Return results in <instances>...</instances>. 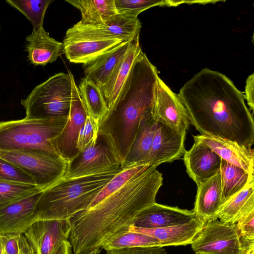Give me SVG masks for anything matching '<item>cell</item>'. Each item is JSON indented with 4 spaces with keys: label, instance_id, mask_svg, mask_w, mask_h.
I'll return each instance as SVG.
<instances>
[{
    "label": "cell",
    "instance_id": "38",
    "mask_svg": "<svg viewBox=\"0 0 254 254\" xmlns=\"http://www.w3.org/2000/svg\"><path fill=\"white\" fill-rule=\"evenodd\" d=\"M106 254H168L160 247H135L107 251Z\"/></svg>",
    "mask_w": 254,
    "mask_h": 254
},
{
    "label": "cell",
    "instance_id": "6",
    "mask_svg": "<svg viewBox=\"0 0 254 254\" xmlns=\"http://www.w3.org/2000/svg\"><path fill=\"white\" fill-rule=\"evenodd\" d=\"M71 83L68 73H56L36 86L21 101L26 118L50 119L68 116L70 110Z\"/></svg>",
    "mask_w": 254,
    "mask_h": 254
},
{
    "label": "cell",
    "instance_id": "8",
    "mask_svg": "<svg viewBox=\"0 0 254 254\" xmlns=\"http://www.w3.org/2000/svg\"><path fill=\"white\" fill-rule=\"evenodd\" d=\"M122 167V163L106 140L98 135L91 144L68 162L63 179L67 180L103 173Z\"/></svg>",
    "mask_w": 254,
    "mask_h": 254
},
{
    "label": "cell",
    "instance_id": "16",
    "mask_svg": "<svg viewBox=\"0 0 254 254\" xmlns=\"http://www.w3.org/2000/svg\"><path fill=\"white\" fill-rule=\"evenodd\" d=\"M195 218L192 210L155 202L140 211L131 225L142 228H159L183 224Z\"/></svg>",
    "mask_w": 254,
    "mask_h": 254
},
{
    "label": "cell",
    "instance_id": "13",
    "mask_svg": "<svg viewBox=\"0 0 254 254\" xmlns=\"http://www.w3.org/2000/svg\"><path fill=\"white\" fill-rule=\"evenodd\" d=\"M186 130L178 131L157 122L152 146L143 165L157 167L180 159L186 151Z\"/></svg>",
    "mask_w": 254,
    "mask_h": 254
},
{
    "label": "cell",
    "instance_id": "29",
    "mask_svg": "<svg viewBox=\"0 0 254 254\" xmlns=\"http://www.w3.org/2000/svg\"><path fill=\"white\" fill-rule=\"evenodd\" d=\"M130 226L124 227L102 246L106 251L135 247H160V241L145 234L131 231Z\"/></svg>",
    "mask_w": 254,
    "mask_h": 254
},
{
    "label": "cell",
    "instance_id": "17",
    "mask_svg": "<svg viewBox=\"0 0 254 254\" xmlns=\"http://www.w3.org/2000/svg\"><path fill=\"white\" fill-rule=\"evenodd\" d=\"M183 160L186 172L196 185L209 179L220 169L221 158L203 142L194 140L185 152Z\"/></svg>",
    "mask_w": 254,
    "mask_h": 254
},
{
    "label": "cell",
    "instance_id": "11",
    "mask_svg": "<svg viewBox=\"0 0 254 254\" xmlns=\"http://www.w3.org/2000/svg\"><path fill=\"white\" fill-rule=\"evenodd\" d=\"M68 220H39L23 234L37 254H71Z\"/></svg>",
    "mask_w": 254,
    "mask_h": 254
},
{
    "label": "cell",
    "instance_id": "22",
    "mask_svg": "<svg viewBox=\"0 0 254 254\" xmlns=\"http://www.w3.org/2000/svg\"><path fill=\"white\" fill-rule=\"evenodd\" d=\"M141 50L139 44V34H138L130 41L127 52L107 81L100 88L108 111L114 106L134 61Z\"/></svg>",
    "mask_w": 254,
    "mask_h": 254
},
{
    "label": "cell",
    "instance_id": "20",
    "mask_svg": "<svg viewBox=\"0 0 254 254\" xmlns=\"http://www.w3.org/2000/svg\"><path fill=\"white\" fill-rule=\"evenodd\" d=\"M204 223L197 218L186 223L159 228H142L130 225L131 231L145 234L160 241V247L190 244Z\"/></svg>",
    "mask_w": 254,
    "mask_h": 254
},
{
    "label": "cell",
    "instance_id": "24",
    "mask_svg": "<svg viewBox=\"0 0 254 254\" xmlns=\"http://www.w3.org/2000/svg\"><path fill=\"white\" fill-rule=\"evenodd\" d=\"M157 123L153 116V111L146 113L142 117L137 132L122 167L143 165L152 146Z\"/></svg>",
    "mask_w": 254,
    "mask_h": 254
},
{
    "label": "cell",
    "instance_id": "41",
    "mask_svg": "<svg viewBox=\"0 0 254 254\" xmlns=\"http://www.w3.org/2000/svg\"><path fill=\"white\" fill-rule=\"evenodd\" d=\"M19 254H37L24 234L20 236Z\"/></svg>",
    "mask_w": 254,
    "mask_h": 254
},
{
    "label": "cell",
    "instance_id": "9",
    "mask_svg": "<svg viewBox=\"0 0 254 254\" xmlns=\"http://www.w3.org/2000/svg\"><path fill=\"white\" fill-rule=\"evenodd\" d=\"M141 24L137 18L117 14L106 22L99 25H84L79 22L68 29L65 39L106 41L121 40L129 41L139 34Z\"/></svg>",
    "mask_w": 254,
    "mask_h": 254
},
{
    "label": "cell",
    "instance_id": "27",
    "mask_svg": "<svg viewBox=\"0 0 254 254\" xmlns=\"http://www.w3.org/2000/svg\"><path fill=\"white\" fill-rule=\"evenodd\" d=\"M78 8L81 14L79 23L84 25L103 24L118 14L115 0H65Z\"/></svg>",
    "mask_w": 254,
    "mask_h": 254
},
{
    "label": "cell",
    "instance_id": "12",
    "mask_svg": "<svg viewBox=\"0 0 254 254\" xmlns=\"http://www.w3.org/2000/svg\"><path fill=\"white\" fill-rule=\"evenodd\" d=\"M71 83V102L67 121L61 132L50 140L57 154L67 162L78 153L77 139L87 114L82 104L73 74L68 73Z\"/></svg>",
    "mask_w": 254,
    "mask_h": 254
},
{
    "label": "cell",
    "instance_id": "23",
    "mask_svg": "<svg viewBox=\"0 0 254 254\" xmlns=\"http://www.w3.org/2000/svg\"><path fill=\"white\" fill-rule=\"evenodd\" d=\"M130 42L121 43L84 65L85 77L90 80L100 88L107 81L127 52Z\"/></svg>",
    "mask_w": 254,
    "mask_h": 254
},
{
    "label": "cell",
    "instance_id": "39",
    "mask_svg": "<svg viewBox=\"0 0 254 254\" xmlns=\"http://www.w3.org/2000/svg\"><path fill=\"white\" fill-rule=\"evenodd\" d=\"M20 235H0V240L3 248V254H19Z\"/></svg>",
    "mask_w": 254,
    "mask_h": 254
},
{
    "label": "cell",
    "instance_id": "4",
    "mask_svg": "<svg viewBox=\"0 0 254 254\" xmlns=\"http://www.w3.org/2000/svg\"><path fill=\"white\" fill-rule=\"evenodd\" d=\"M122 168L86 177L62 179L42 191L35 208L34 222L68 220L87 209L99 192Z\"/></svg>",
    "mask_w": 254,
    "mask_h": 254
},
{
    "label": "cell",
    "instance_id": "26",
    "mask_svg": "<svg viewBox=\"0 0 254 254\" xmlns=\"http://www.w3.org/2000/svg\"><path fill=\"white\" fill-rule=\"evenodd\" d=\"M254 210V180H253L223 203L218 218L224 223L236 224L242 216Z\"/></svg>",
    "mask_w": 254,
    "mask_h": 254
},
{
    "label": "cell",
    "instance_id": "19",
    "mask_svg": "<svg viewBox=\"0 0 254 254\" xmlns=\"http://www.w3.org/2000/svg\"><path fill=\"white\" fill-rule=\"evenodd\" d=\"M193 137L194 140L201 141L209 147L222 160L254 175V152L252 148L219 137L201 134Z\"/></svg>",
    "mask_w": 254,
    "mask_h": 254
},
{
    "label": "cell",
    "instance_id": "31",
    "mask_svg": "<svg viewBox=\"0 0 254 254\" xmlns=\"http://www.w3.org/2000/svg\"><path fill=\"white\" fill-rule=\"evenodd\" d=\"M11 6L18 9L30 21L33 30L43 27L45 14L52 0H6Z\"/></svg>",
    "mask_w": 254,
    "mask_h": 254
},
{
    "label": "cell",
    "instance_id": "1",
    "mask_svg": "<svg viewBox=\"0 0 254 254\" xmlns=\"http://www.w3.org/2000/svg\"><path fill=\"white\" fill-rule=\"evenodd\" d=\"M178 97L190 123L201 135L229 140L252 148L253 114L244 93L225 74L208 68L194 74L181 88Z\"/></svg>",
    "mask_w": 254,
    "mask_h": 254
},
{
    "label": "cell",
    "instance_id": "18",
    "mask_svg": "<svg viewBox=\"0 0 254 254\" xmlns=\"http://www.w3.org/2000/svg\"><path fill=\"white\" fill-rule=\"evenodd\" d=\"M197 189L192 211L195 217L204 224L218 219L223 204L220 171L197 185Z\"/></svg>",
    "mask_w": 254,
    "mask_h": 254
},
{
    "label": "cell",
    "instance_id": "5",
    "mask_svg": "<svg viewBox=\"0 0 254 254\" xmlns=\"http://www.w3.org/2000/svg\"><path fill=\"white\" fill-rule=\"evenodd\" d=\"M68 116L0 122V150L38 149L58 155L50 140L64 127Z\"/></svg>",
    "mask_w": 254,
    "mask_h": 254
},
{
    "label": "cell",
    "instance_id": "30",
    "mask_svg": "<svg viewBox=\"0 0 254 254\" xmlns=\"http://www.w3.org/2000/svg\"><path fill=\"white\" fill-rule=\"evenodd\" d=\"M78 89L87 116L99 122L108 112L100 88L84 77L80 82Z\"/></svg>",
    "mask_w": 254,
    "mask_h": 254
},
{
    "label": "cell",
    "instance_id": "33",
    "mask_svg": "<svg viewBox=\"0 0 254 254\" xmlns=\"http://www.w3.org/2000/svg\"><path fill=\"white\" fill-rule=\"evenodd\" d=\"M148 166H149L136 165L128 167H123L122 170L116 174L99 192L88 209L93 207L99 202L118 190L136 174Z\"/></svg>",
    "mask_w": 254,
    "mask_h": 254
},
{
    "label": "cell",
    "instance_id": "21",
    "mask_svg": "<svg viewBox=\"0 0 254 254\" xmlns=\"http://www.w3.org/2000/svg\"><path fill=\"white\" fill-rule=\"evenodd\" d=\"M28 60L34 66H45L64 54V44L51 38L43 27L32 30L26 38Z\"/></svg>",
    "mask_w": 254,
    "mask_h": 254
},
{
    "label": "cell",
    "instance_id": "14",
    "mask_svg": "<svg viewBox=\"0 0 254 254\" xmlns=\"http://www.w3.org/2000/svg\"><path fill=\"white\" fill-rule=\"evenodd\" d=\"M153 116L157 122L178 131H187L190 124L187 111L178 94L173 92L160 77Z\"/></svg>",
    "mask_w": 254,
    "mask_h": 254
},
{
    "label": "cell",
    "instance_id": "35",
    "mask_svg": "<svg viewBox=\"0 0 254 254\" xmlns=\"http://www.w3.org/2000/svg\"><path fill=\"white\" fill-rule=\"evenodd\" d=\"M0 182L35 185L32 177L9 161L0 157Z\"/></svg>",
    "mask_w": 254,
    "mask_h": 254
},
{
    "label": "cell",
    "instance_id": "7",
    "mask_svg": "<svg viewBox=\"0 0 254 254\" xmlns=\"http://www.w3.org/2000/svg\"><path fill=\"white\" fill-rule=\"evenodd\" d=\"M0 157L29 175L42 190L63 179L68 165L60 156L38 149L0 150Z\"/></svg>",
    "mask_w": 254,
    "mask_h": 254
},
{
    "label": "cell",
    "instance_id": "15",
    "mask_svg": "<svg viewBox=\"0 0 254 254\" xmlns=\"http://www.w3.org/2000/svg\"><path fill=\"white\" fill-rule=\"evenodd\" d=\"M43 191L0 208V235H19L26 232L34 222L35 208Z\"/></svg>",
    "mask_w": 254,
    "mask_h": 254
},
{
    "label": "cell",
    "instance_id": "42",
    "mask_svg": "<svg viewBox=\"0 0 254 254\" xmlns=\"http://www.w3.org/2000/svg\"><path fill=\"white\" fill-rule=\"evenodd\" d=\"M101 250L100 249H96L92 252L84 254H99Z\"/></svg>",
    "mask_w": 254,
    "mask_h": 254
},
{
    "label": "cell",
    "instance_id": "43",
    "mask_svg": "<svg viewBox=\"0 0 254 254\" xmlns=\"http://www.w3.org/2000/svg\"><path fill=\"white\" fill-rule=\"evenodd\" d=\"M3 254V248H2V246L1 243L0 242V254Z\"/></svg>",
    "mask_w": 254,
    "mask_h": 254
},
{
    "label": "cell",
    "instance_id": "36",
    "mask_svg": "<svg viewBox=\"0 0 254 254\" xmlns=\"http://www.w3.org/2000/svg\"><path fill=\"white\" fill-rule=\"evenodd\" d=\"M98 122L87 116L81 127L77 143L78 152L96 141L98 138Z\"/></svg>",
    "mask_w": 254,
    "mask_h": 254
},
{
    "label": "cell",
    "instance_id": "34",
    "mask_svg": "<svg viewBox=\"0 0 254 254\" xmlns=\"http://www.w3.org/2000/svg\"><path fill=\"white\" fill-rule=\"evenodd\" d=\"M41 191L35 185L0 182V208Z\"/></svg>",
    "mask_w": 254,
    "mask_h": 254
},
{
    "label": "cell",
    "instance_id": "28",
    "mask_svg": "<svg viewBox=\"0 0 254 254\" xmlns=\"http://www.w3.org/2000/svg\"><path fill=\"white\" fill-rule=\"evenodd\" d=\"M220 171L223 203L254 180V175H250L242 168L222 159Z\"/></svg>",
    "mask_w": 254,
    "mask_h": 254
},
{
    "label": "cell",
    "instance_id": "37",
    "mask_svg": "<svg viewBox=\"0 0 254 254\" xmlns=\"http://www.w3.org/2000/svg\"><path fill=\"white\" fill-rule=\"evenodd\" d=\"M235 224L239 238L254 240V210L242 216Z\"/></svg>",
    "mask_w": 254,
    "mask_h": 254
},
{
    "label": "cell",
    "instance_id": "2",
    "mask_svg": "<svg viewBox=\"0 0 254 254\" xmlns=\"http://www.w3.org/2000/svg\"><path fill=\"white\" fill-rule=\"evenodd\" d=\"M163 180L156 167L149 166L93 207L68 219L74 254L100 249L121 228L131 225L140 211L156 202Z\"/></svg>",
    "mask_w": 254,
    "mask_h": 254
},
{
    "label": "cell",
    "instance_id": "10",
    "mask_svg": "<svg viewBox=\"0 0 254 254\" xmlns=\"http://www.w3.org/2000/svg\"><path fill=\"white\" fill-rule=\"evenodd\" d=\"M190 245L195 254H242L236 224L218 219L204 224Z\"/></svg>",
    "mask_w": 254,
    "mask_h": 254
},
{
    "label": "cell",
    "instance_id": "25",
    "mask_svg": "<svg viewBox=\"0 0 254 254\" xmlns=\"http://www.w3.org/2000/svg\"><path fill=\"white\" fill-rule=\"evenodd\" d=\"M123 42L121 40L91 41L64 38V52L70 62L84 65Z\"/></svg>",
    "mask_w": 254,
    "mask_h": 254
},
{
    "label": "cell",
    "instance_id": "32",
    "mask_svg": "<svg viewBox=\"0 0 254 254\" xmlns=\"http://www.w3.org/2000/svg\"><path fill=\"white\" fill-rule=\"evenodd\" d=\"M119 14L131 18H137L143 11L155 6H178L183 3H192V1L171 0H115Z\"/></svg>",
    "mask_w": 254,
    "mask_h": 254
},
{
    "label": "cell",
    "instance_id": "3",
    "mask_svg": "<svg viewBox=\"0 0 254 254\" xmlns=\"http://www.w3.org/2000/svg\"><path fill=\"white\" fill-rule=\"evenodd\" d=\"M159 76L145 54L139 52L114 106L98 122L102 136L124 163L142 117L154 110Z\"/></svg>",
    "mask_w": 254,
    "mask_h": 254
},
{
    "label": "cell",
    "instance_id": "40",
    "mask_svg": "<svg viewBox=\"0 0 254 254\" xmlns=\"http://www.w3.org/2000/svg\"><path fill=\"white\" fill-rule=\"evenodd\" d=\"M244 99L246 100L250 111H254V74L249 75L246 80Z\"/></svg>",
    "mask_w": 254,
    "mask_h": 254
}]
</instances>
